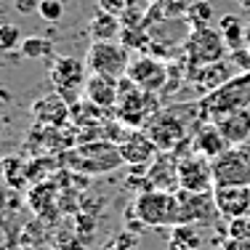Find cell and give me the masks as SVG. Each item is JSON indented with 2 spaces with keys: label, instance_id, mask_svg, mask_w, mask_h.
I'll list each match as a JSON object with an SVG mask.
<instances>
[{
  "label": "cell",
  "instance_id": "1",
  "mask_svg": "<svg viewBox=\"0 0 250 250\" xmlns=\"http://www.w3.org/2000/svg\"><path fill=\"white\" fill-rule=\"evenodd\" d=\"M202 123H205V115H202L200 101H184V104L157 109L146 120L144 130L160 152H192V136L197 133Z\"/></svg>",
  "mask_w": 250,
  "mask_h": 250
},
{
  "label": "cell",
  "instance_id": "2",
  "mask_svg": "<svg viewBox=\"0 0 250 250\" xmlns=\"http://www.w3.org/2000/svg\"><path fill=\"white\" fill-rule=\"evenodd\" d=\"M67 165L75 173L83 176H101V173H112L120 165H125L123 154H120V144H112L106 139L91 141V144H80L75 149L67 152Z\"/></svg>",
  "mask_w": 250,
  "mask_h": 250
},
{
  "label": "cell",
  "instance_id": "3",
  "mask_svg": "<svg viewBox=\"0 0 250 250\" xmlns=\"http://www.w3.org/2000/svg\"><path fill=\"white\" fill-rule=\"evenodd\" d=\"M202 115L205 120H216V117L226 115L234 109H248L250 106V69L248 72H237L229 83H224L221 88H216L213 93L200 99Z\"/></svg>",
  "mask_w": 250,
  "mask_h": 250
},
{
  "label": "cell",
  "instance_id": "4",
  "mask_svg": "<svg viewBox=\"0 0 250 250\" xmlns=\"http://www.w3.org/2000/svg\"><path fill=\"white\" fill-rule=\"evenodd\" d=\"M226 48L229 45H226L221 29H210L208 24L192 27L189 38L184 40V64H187V69H197L202 64L221 62Z\"/></svg>",
  "mask_w": 250,
  "mask_h": 250
},
{
  "label": "cell",
  "instance_id": "5",
  "mask_svg": "<svg viewBox=\"0 0 250 250\" xmlns=\"http://www.w3.org/2000/svg\"><path fill=\"white\" fill-rule=\"evenodd\" d=\"M216 187H250V141L231 144L224 154L210 160Z\"/></svg>",
  "mask_w": 250,
  "mask_h": 250
},
{
  "label": "cell",
  "instance_id": "6",
  "mask_svg": "<svg viewBox=\"0 0 250 250\" xmlns=\"http://www.w3.org/2000/svg\"><path fill=\"white\" fill-rule=\"evenodd\" d=\"M128 48L117 40H93L85 51V67L91 75H106L120 80L128 72Z\"/></svg>",
  "mask_w": 250,
  "mask_h": 250
},
{
  "label": "cell",
  "instance_id": "7",
  "mask_svg": "<svg viewBox=\"0 0 250 250\" xmlns=\"http://www.w3.org/2000/svg\"><path fill=\"white\" fill-rule=\"evenodd\" d=\"M133 213L146 226H176V192L149 189V192L136 194Z\"/></svg>",
  "mask_w": 250,
  "mask_h": 250
},
{
  "label": "cell",
  "instance_id": "8",
  "mask_svg": "<svg viewBox=\"0 0 250 250\" xmlns=\"http://www.w3.org/2000/svg\"><path fill=\"white\" fill-rule=\"evenodd\" d=\"M88 80V67L85 59H75V56H59L51 67V83L56 88V93L67 101L69 106L75 101H80V91L85 88Z\"/></svg>",
  "mask_w": 250,
  "mask_h": 250
},
{
  "label": "cell",
  "instance_id": "9",
  "mask_svg": "<svg viewBox=\"0 0 250 250\" xmlns=\"http://www.w3.org/2000/svg\"><path fill=\"white\" fill-rule=\"evenodd\" d=\"M176 224H210L218 216L213 192H187L178 189L176 192Z\"/></svg>",
  "mask_w": 250,
  "mask_h": 250
},
{
  "label": "cell",
  "instance_id": "10",
  "mask_svg": "<svg viewBox=\"0 0 250 250\" xmlns=\"http://www.w3.org/2000/svg\"><path fill=\"white\" fill-rule=\"evenodd\" d=\"M130 80L141 88V91H152V93H163L165 85H168V77H170V67L160 59L149 56V53H141V56L130 59L128 64V72Z\"/></svg>",
  "mask_w": 250,
  "mask_h": 250
},
{
  "label": "cell",
  "instance_id": "11",
  "mask_svg": "<svg viewBox=\"0 0 250 250\" xmlns=\"http://www.w3.org/2000/svg\"><path fill=\"white\" fill-rule=\"evenodd\" d=\"M178 187L187 189V192H213L216 181H213L210 160L197 152L184 154L178 160Z\"/></svg>",
  "mask_w": 250,
  "mask_h": 250
},
{
  "label": "cell",
  "instance_id": "12",
  "mask_svg": "<svg viewBox=\"0 0 250 250\" xmlns=\"http://www.w3.org/2000/svg\"><path fill=\"white\" fill-rule=\"evenodd\" d=\"M120 154H123L125 165L133 168V165H149L160 154V149L144 128H130L125 133V139L120 141Z\"/></svg>",
  "mask_w": 250,
  "mask_h": 250
},
{
  "label": "cell",
  "instance_id": "13",
  "mask_svg": "<svg viewBox=\"0 0 250 250\" xmlns=\"http://www.w3.org/2000/svg\"><path fill=\"white\" fill-rule=\"evenodd\" d=\"M218 216L224 221L250 216V187H216L213 189Z\"/></svg>",
  "mask_w": 250,
  "mask_h": 250
},
{
  "label": "cell",
  "instance_id": "14",
  "mask_svg": "<svg viewBox=\"0 0 250 250\" xmlns=\"http://www.w3.org/2000/svg\"><path fill=\"white\" fill-rule=\"evenodd\" d=\"M237 72H231L229 62H210V64H202L197 69H187V80L192 83L194 88L202 93V96H208V93H213L216 88H221L224 83H229L231 77Z\"/></svg>",
  "mask_w": 250,
  "mask_h": 250
},
{
  "label": "cell",
  "instance_id": "15",
  "mask_svg": "<svg viewBox=\"0 0 250 250\" xmlns=\"http://www.w3.org/2000/svg\"><path fill=\"white\" fill-rule=\"evenodd\" d=\"M146 176H149L152 187L160 189V192H178V160L176 152H160L157 157L149 163L146 168Z\"/></svg>",
  "mask_w": 250,
  "mask_h": 250
},
{
  "label": "cell",
  "instance_id": "16",
  "mask_svg": "<svg viewBox=\"0 0 250 250\" xmlns=\"http://www.w3.org/2000/svg\"><path fill=\"white\" fill-rule=\"evenodd\" d=\"M83 96L91 101V104L101 106V109H115L117 99H120V80L106 77V75H88Z\"/></svg>",
  "mask_w": 250,
  "mask_h": 250
},
{
  "label": "cell",
  "instance_id": "17",
  "mask_svg": "<svg viewBox=\"0 0 250 250\" xmlns=\"http://www.w3.org/2000/svg\"><path fill=\"white\" fill-rule=\"evenodd\" d=\"M32 112H35V120L40 125H45V128H64L67 120L72 117V106L59 96V93L38 99L32 106Z\"/></svg>",
  "mask_w": 250,
  "mask_h": 250
},
{
  "label": "cell",
  "instance_id": "18",
  "mask_svg": "<svg viewBox=\"0 0 250 250\" xmlns=\"http://www.w3.org/2000/svg\"><path fill=\"white\" fill-rule=\"evenodd\" d=\"M229 146L231 144L226 141V136L218 130V125L210 123V120L202 123L197 128V133L192 136V152H197V154H202V157H208V160H216L218 154H224Z\"/></svg>",
  "mask_w": 250,
  "mask_h": 250
},
{
  "label": "cell",
  "instance_id": "19",
  "mask_svg": "<svg viewBox=\"0 0 250 250\" xmlns=\"http://www.w3.org/2000/svg\"><path fill=\"white\" fill-rule=\"evenodd\" d=\"M218 130L226 136L229 144H245L250 141V109H234L213 120Z\"/></svg>",
  "mask_w": 250,
  "mask_h": 250
},
{
  "label": "cell",
  "instance_id": "20",
  "mask_svg": "<svg viewBox=\"0 0 250 250\" xmlns=\"http://www.w3.org/2000/svg\"><path fill=\"white\" fill-rule=\"evenodd\" d=\"M88 32H91L93 40H117L123 35V21L120 16L106 14V11H96L88 21Z\"/></svg>",
  "mask_w": 250,
  "mask_h": 250
},
{
  "label": "cell",
  "instance_id": "21",
  "mask_svg": "<svg viewBox=\"0 0 250 250\" xmlns=\"http://www.w3.org/2000/svg\"><path fill=\"white\" fill-rule=\"evenodd\" d=\"M218 29H221L224 40L229 48H242V38H245V32H242V21L237 14H224L221 19H218Z\"/></svg>",
  "mask_w": 250,
  "mask_h": 250
},
{
  "label": "cell",
  "instance_id": "22",
  "mask_svg": "<svg viewBox=\"0 0 250 250\" xmlns=\"http://www.w3.org/2000/svg\"><path fill=\"white\" fill-rule=\"evenodd\" d=\"M200 231L197 224H176L170 229V245L168 248H200Z\"/></svg>",
  "mask_w": 250,
  "mask_h": 250
},
{
  "label": "cell",
  "instance_id": "23",
  "mask_svg": "<svg viewBox=\"0 0 250 250\" xmlns=\"http://www.w3.org/2000/svg\"><path fill=\"white\" fill-rule=\"evenodd\" d=\"M184 19L192 27L208 24V21L213 19V5L208 3V0H194V3H189L187 8H184Z\"/></svg>",
  "mask_w": 250,
  "mask_h": 250
},
{
  "label": "cell",
  "instance_id": "24",
  "mask_svg": "<svg viewBox=\"0 0 250 250\" xmlns=\"http://www.w3.org/2000/svg\"><path fill=\"white\" fill-rule=\"evenodd\" d=\"M53 51V43L48 38H40V35H32V38L21 40V53L27 59H45Z\"/></svg>",
  "mask_w": 250,
  "mask_h": 250
},
{
  "label": "cell",
  "instance_id": "25",
  "mask_svg": "<svg viewBox=\"0 0 250 250\" xmlns=\"http://www.w3.org/2000/svg\"><path fill=\"white\" fill-rule=\"evenodd\" d=\"M21 48V29L19 24H0V53Z\"/></svg>",
  "mask_w": 250,
  "mask_h": 250
},
{
  "label": "cell",
  "instance_id": "26",
  "mask_svg": "<svg viewBox=\"0 0 250 250\" xmlns=\"http://www.w3.org/2000/svg\"><path fill=\"white\" fill-rule=\"evenodd\" d=\"M38 14L43 16L48 24H56V21H62V16H64V5H62V0H40Z\"/></svg>",
  "mask_w": 250,
  "mask_h": 250
},
{
  "label": "cell",
  "instance_id": "27",
  "mask_svg": "<svg viewBox=\"0 0 250 250\" xmlns=\"http://www.w3.org/2000/svg\"><path fill=\"white\" fill-rule=\"evenodd\" d=\"M229 229H226V237H237V240H245L250 237V216L234 218V221H226Z\"/></svg>",
  "mask_w": 250,
  "mask_h": 250
},
{
  "label": "cell",
  "instance_id": "28",
  "mask_svg": "<svg viewBox=\"0 0 250 250\" xmlns=\"http://www.w3.org/2000/svg\"><path fill=\"white\" fill-rule=\"evenodd\" d=\"M128 5H130V0H99V8L106 11V14H115V16H120Z\"/></svg>",
  "mask_w": 250,
  "mask_h": 250
},
{
  "label": "cell",
  "instance_id": "29",
  "mask_svg": "<svg viewBox=\"0 0 250 250\" xmlns=\"http://www.w3.org/2000/svg\"><path fill=\"white\" fill-rule=\"evenodd\" d=\"M104 250H136V237H130V234H120L117 240H112Z\"/></svg>",
  "mask_w": 250,
  "mask_h": 250
},
{
  "label": "cell",
  "instance_id": "30",
  "mask_svg": "<svg viewBox=\"0 0 250 250\" xmlns=\"http://www.w3.org/2000/svg\"><path fill=\"white\" fill-rule=\"evenodd\" d=\"M221 250H250V237L237 240V237H226L221 242Z\"/></svg>",
  "mask_w": 250,
  "mask_h": 250
},
{
  "label": "cell",
  "instance_id": "31",
  "mask_svg": "<svg viewBox=\"0 0 250 250\" xmlns=\"http://www.w3.org/2000/svg\"><path fill=\"white\" fill-rule=\"evenodd\" d=\"M38 5H40V0H14V8L19 14H35Z\"/></svg>",
  "mask_w": 250,
  "mask_h": 250
},
{
  "label": "cell",
  "instance_id": "32",
  "mask_svg": "<svg viewBox=\"0 0 250 250\" xmlns=\"http://www.w3.org/2000/svg\"><path fill=\"white\" fill-rule=\"evenodd\" d=\"M83 242L85 240H75V237H69V240L56 242V250H83Z\"/></svg>",
  "mask_w": 250,
  "mask_h": 250
},
{
  "label": "cell",
  "instance_id": "33",
  "mask_svg": "<svg viewBox=\"0 0 250 250\" xmlns=\"http://www.w3.org/2000/svg\"><path fill=\"white\" fill-rule=\"evenodd\" d=\"M168 250H200V248H168Z\"/></svg>",
  "mask_w": 250,
  "mask_h": 250
},
{
  "label": "cell",
  "instance_id": "34",
  "mask_svg": "<svg viewBox=\"0 0 250 250\" xmlns=\"http://www.w3.org/2000/svg\"><path fill=\"white\" fill-rule=\"evenodd\" d=\"M3 128H5V120H3V115H0V133H3Z\"/></svg>",
  "mask_w": 250,
  "mask_h": 250
},
{
  "label": "cell",
  "instance_id": "35",
  "mask_svg": "<svg viewBox=\"0 0 250 250\" xmlns=\"http://www.w3.org/2000/svg\"><path fill=\"white\" fill-rule=\"evenodd\" d=\"M240 5H245V8H250V0H240Z\"/></svg>",
  "mask_w": 250,
  "mask_h": 250
},
{
  "label": "cell",
  "instance_id": "36",
  "mask_svg": "<svg viewBox=\"0 0 250 250\" xmlns=\"http://www.w3.org/2000/svg\"><path fill=\"white\" fill-rule=\"evenodd\" d=\"M146 3H154V0H146Z\"/></svg>",
  "mask_w": 250,
  "mask_h": 250
},
{
  "label": "cell",
  "instance_id": "37",
  "mask_svg": "<svg viewBox=\"0 0 250 250\" xmlns=\"http://www.w3.org/2000/svg\"><path fill=\"white\" fill-rule=\"evenodd\" d=\"M248 48H250V40H248Z\"/></svg>",
  "mask_w": 250,
  "mask_h": 250
}]
</instances>
